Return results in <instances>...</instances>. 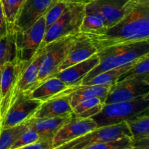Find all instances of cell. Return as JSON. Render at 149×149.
Returning a JSON list of instances; mask_svg holds the SVG:
<instances>
[{
    "label": "cell",
    "mask_w": 149,
    "mask_h": 149,
    "mask_svg": "<svg viewBox=\"0 0 149 149\" xmlns=\"http://www.w3.org/2000/svg\"><path fill=\"white\" fill-rule=\"evenodd\" d=\"M135 61H134L130 63L122 65V66L112 68V69L108 70L105 72L101 73V74L95 76L94 78H93L91 80H90V81H87L84 84H87V85L112 86L115 83L117 82L119 77L132 66V64L135 63Z\"/></svg>",
    "instance_id": "24"
},
{
    "label": "cell",
    "mask_w": 149,
    "mask_h": 149,
    "mask_svg": "<svg viewBox=\"0 0 149 149\" xmlns=\"http://www.w3.org/2000/svg\"><path fill=\"white\" fill-rule=\"evenodd\" d=\"M130 0H93L85 4V13L98 12L106 19L108 28L117 23L125 13L126 4Z\"/></svg>",
    "instance_id": "13"
},
{
    "label": "cell",
    "mask_w": 149,
    "mask_h": 149,
    "mask_svg": "<svg viewBox=\"0 0 149 149\" xmlns=\"http://www.w3.org/2000/svg\"><path fill=\"white\" fill-rule=\"evenodd\" d=\"M68 87V86L60 79L52 77L45 79L27 93L31 97L43 103L58 95Z\"/></svg>",
    "instance_id": "20"
},
{
    "label": "cell",
    "mask_w": 149,
    "mask_h": 149,
    "mask_svg": "<svg viewBox=\"0 0 149 149\" xmlns=\"http://www.w3.org/2000/svg\"><path fill=\"white\" fill-rule=\"evenodd\" d=\"M97 52V48L88 36L81 33H77L75 35V39L68 55L60 65L58 72L85 61Z\"/></svg>",
    "instance_id": "14"
},
{
    "label": "cell",
    "mask_w": 149,
    "mask_h": 149,
    "mask_svg": "<svg viewBox=\"0 0 149 149\" xmlns=\"http://www.w3.org/2000/svg\"><path fill=\"white\" fill-rule=\"evenodd\" d=\"M85 15V4L69 1L58 20L46 31L40 47L67 36L80 32V27Z\"/></svg>",
    "instance_id": "4"
},
{
    "label": "cell",
    "mask_w": 149,
    "mask_h": 149,
    "mask_svg": "<svg viewBox=\"0 0 149 149\" xmlns=\"http://www.w3.org/2000/svg\"><path fill=\"white\" fill-rule=\"evenodd\" d=\"M10 31H13L15 22L26 0H1Z\"/></svg>",
    "instance_id": "27"
},
{
    "label": "cell",
    "mask_w": 149,
    "mask_h": 149,
    "mask_svg": "<svg viewBox=\"0 0 149 149\" xmlns=\"http://www.w3.org/2000/svg\"><path fill=\"white\" fill-rule=\"evenodd\" d=\"M41 103L39 100L31 97L27 92L20 93L1 121V127H13L26 122L33 117Z\"/></svg>",
    "instance_id": "10"
},
{
    "label": "cell",
    "mask_w": 149,
    "mask_h": 149,
    "mask_svg": "<svg viewBox=\"0 0 149 149\" xmlns=\"http://www.w3.org/2000/svg\"><path fill=\"white\" fill-rule=\"evenodd\" d=\"M148 110L126 122L132 135L133 143L149 141V116Z\"/></svg>",
    "instance_id": "21"
},
{
    "label": "cell",
    "mask_w": 149,
    "mask_h": 149,
    "mask_svg": "<svg viewBox=\"0 0 149 149\" xmlns=\"http://www.w3.org/2000/svg\"><path fill=\"white\" fill-rule=\"evenodd\" d=\"M128 149H149V141L139 143H133V145Z\"/></svg>",
    "instance_id": "34"
},
{
    "label": "cell",
    "mask_w": 149,
    "mask_h": 149,
    "mask_svg": "<svg viewBox=\"0 0 149 149\" xmlns=\"http://www.w3.org/2000/svg\"><path fill=\"white\" fill-rule=\"evenodd\" d=\"M60 1H64V2H69V1H71V0H58Z\"/></svg>",
    "instance_id": "36"
},
{
    "label": "cell",
    "mask_w": 149,
    "mask_h": 149,
    "mask_svg": "<svg viewBox=\"0 0 149 149\" xmlns=\"http://www.w3.org/2000/svg\"><path fill=\"white\" fill-rule=\"evenodd\" d=\"M17 48V61L29 64L40 48L46 33L45 17L23 31H14Z\"/></svg>",
    "instance_id": "7"
},
{
    "label": "cell",
    "mask_w": 149,
    "mask_h": 149,
    "mask_svg": "<svg viewBox=\"0 0 149 149\" xmlns=\"http://www.w3.org/2000/svg\"><path fill=\"white\" fill-rule=\"evenodd\" d=\"M58 0H26L15 22L13 31H23L33 26Z\"/></svg>",
    "instance_id": "11"
},
{
    "label": "cell",
    "mask_w": 149,
    "mask_h": 149,
    "mask_svg": "<svg viewBox=\"0 0 149 149\" xmlns=\"http://www.w3.org/2000/svg\"><path fill=\"white\" fill-rule=\"evenodd\" d=\"M106 29H107L106 19L103 15L98 12H89L85 13L79 33L95 34Z\"/></svg>",
    "instance_id": "25"
},
{
    "label": "cell",
    "mask_w": 149,
    "mask_h": 149,
    "mask_svg": "<svg viewBox=\"0 0 149 149\" xmlns=\"http://www.w3.org/2000/svg\"><path fill=\"white\" fill-rule=\"evenodd\" d=\"M97 55L99 63L84 77L81 84H85L95 76L108 70L122 66L149 55V40L109 47L98 51Z\"/></svg>",
    "instance_id": "2"
},
{
    "label": "cell",
    "mask_w": 149,
    "mask_h": 149,
    "mask_svg": "<svg viewBox=\"0 0 149 149\" xmlns=\"http://www.w3.org/2000/svg\"><path fill=\"white\" fill-rule=\"evenodd\" d=\"M97 52L109 47L149 40V0H130L122 18L111 27L87 34Z\"/></svg>",
    "instance_id": "1"
},
{
    "label": "cell",
    "mask_w": 149,
    "mask_h": 149,
    "mask_svg": "<svg viewBox=\"0 0 149 149\" xmlns=\"http://www.w3.org/2000/svg\"><path fill=\"white\" fill-rule=\"evenodd\" d=\"M27 121L10 128L1 127L0 121V149H10L15 141L27 129Z\"/></svg>",
    "instance_id": "26"
},
{
    "label": "cell",
    "mask_w": 149,
    "mask_h": 149,
    "mask_svg": "<svg viewBox=\"0 0 149 149\" xmlns=\"http://www.w3.org/2000/svg\"><path fill=\"white\" fill-rule=\"evenodd\" d=\"M9 32H10V29L7 25L4 11H3L1 1L0 0V39L5 36Z\"/></svg>",
    "instance_id": "32"
},
{
    "label": "cell",
    "mask_w": 149,
    "mask_h": 149,
    "mask_svg": "<svg viewBox=\"0 0 149 149\" xmlns=\"http://www.w3.org/2000/svg\"><path fill=\"white\" fill-rule=\"evenodd\" d=\"M28 64L10 63L0 68V121L10 107L17 81Z\"/></svg>",
    "instance_id": "9"
},
{
    "label": "cell",
    "mask_w": 149,
    "mask_h": 149,
    "mask_svg": "<svg viewBox=\"0 0 149 149\" xmlns=\"http://www.w3.org/2000/svg\"><path fill=\"white\" fill-rule=\"evenodd\" d=\"M132 135L126 122L109 126L99 127L84 135L53 149H84L90 146L122 138H131Z\"/></svg>",
    "instance_id": "6"
},
{
    "label": "cell",
    "mask_w": 149,
    "mask_h": 149,
    "mask_svg": "<svg viewBox=\"0 0 149 149\" xmlns=\"http://www.w3.org/2000/svg\"><path fill=\"white\" fill-rule=\"evenodd\" d=\"M149 110V94L128 101L109 103L92 119L97 127L118 125L131 120L135 116Z\"/></svg>",
    "instance_id": "3"
},
{
    "label": "cell",
    "mask_w": 149,
    "mask_h": 149,
    "mask_svg": "<svg viewBox=\"0 0 149 149\" xmlns=\"http://www.w3.org/2000/svg\"><path fill=\"white\" fill-rule=\"evenodd\" d=\"M39 141H40V138L37 132L32 128L28 127L27 129L15 141L10 149H16L24 146L33 143L39 142Z\"/></svg>",
    "instance_id": "31"
},
{
    "label": "cell",
    "mask_w": 149,
    "mask_h": 149,
    "mask_svg": "<svg viewBox=\"0 0 149 149\" xmlns=\"http://www.w3.org/2000/svg\"><path fill=\"white\" fill-rule=\"evenodd\" d=\"M149 73V55H146L135 61L132 66L119 78L118 81L132 78L140 74Z\"/></svg>",
    "instance_id": "28"
},
{
    "label": "cell",
    "mask_w": 149,
    "mask_h": 149,
    "mask_svg": "<svg viewBox=\"0 0 149 149\" xmlns=\"http://www.w3.org/2000/svg\"><path fill=\"white\" fill-rule=\"evenodd\" d=\"M104 101L99 97H92L82 100L73 107V113L77 118H92L103 109Z\"/></svg>",
    "instance_id": "23"
},
{
    "label": "cell",
    "mask_w": 149,
    "mask_h": 149,
    "mask_svg": "<svg viewBox=\"0 0 149 149\" xmlns=\"http://www.w3.org/2000/svg\"><path fill=\"white\" fill-rule=\"evenodd\" d=\"M71 115L58 117L31 118L27 120L29 127L34 130L40 138V141H52L57 132L74 116Z\"/></svg>",
    "instance_id": "16"
},
{
    "label": "cell",
    "mask_w": 149,
    "mask_h": 149,
    "mask_svg": "<svg viewBox=\"0 0 149 149\" xmlns=\"http://www.w3.org/2000/svg\"><path fill=\"white\" fill-rule=\"evenodd\" d=\"M64 91L41 103L33 117H58L73 114V108L70 103L68 95Z\"/></svg>",
    "instance_id": "18"
},
{
    "label": "cell",
    "mask_w": 149,
    "mask_h": 149,
    "mask_svg": "<svg viewBox=\"0 0 149 149\" xmlns=\"http://www.w3.org/2000/svg\"><path fill=\"white\" fill-rule=\"evenodd\" d=\"M45 47H40L38 49L34 56L33 57L30 63L28 64L27 67L22 74L20 79L17 81L12 104L14 103V101L18 97L20 93L30 91L34 87L36 82V79H37L38 74L39 72L44 57H45Z\"/></svg>",
    "instance_id": "17"
},
{
    "label": "cell",
    "mask_w": 149,
    "mask_h": 149,
    "mask_svg": "<svg viewBox=\"0 0 149 149\" xmlns=\"http://www.w3.org/2000/svg\"><path fill=\"white\" fill-rule=\"evenodd\" d=\"M149 94V73L118 81L111 87L105 104L128 101Z\"/></svg>",
    "instance_id": "8"
},
{
    "label": "cell",
    "mask_w": 149,
    "mask_h": 149,
    "mask_svg": "<svg viewBox=\"0 0 149 149\" xmlns=\"http://www.w3.org/2000/svg\"><path fill=\"white\" fill-rule=\"evenodd\" d=\"M111 87V86L79 84L68 87L64 92L68 95L73 108L79 102L92 97H99L105 101Z\"/></svg>",
    "instance_id": "19"
},
{
    "label": "cell",
    "mask_w": 149,
    "mask_h": 149,
    "mask_svg": "<svg viewBox=\"0 0 149 149\" xmlns=\"http://www.w3.org/2000/svg\"><path fill=\"white\" fill-rule=\"evenodd\" d=\"M74 39L75 35L67 36L45 45V57L34 87L58 73V68L68 55Z\"/></svg>",
    "instance_id": "5"
},
{
    "label": "cell",
    "mask_w": 149,
    "mask_h": 149,
    "mask_svg": "<svg viewBox=\"0 0 149 149\" xmlns=\"http://www.w3.org/2000/svg\"><path fill=\"white\" fill-rule=\"evenodd\" d=\"M17 61V48L14 31H10L0 39V68L10 63Z\"/></svg>",
    "instance_id": "22"
},
{
    "label": "cell",
    "mask_w": 149,
    "mask_h": 149,
    "mask_svg": "<svg viewBox=\"0 0 149 149\" xmlns=\"http://www.w3.org/2000/svg\"><path fill=\"white\" fill-rule=\"evenodd\" d=\"M16 149H52V141H39Z\"/></svg>",
    "instance_id": "33"
},
{
    "label": "cell",
    "mask_w": 149,
    "mask_h": 149,
    "mask_svg": "<svg viewBox=\"0 0 149 149\" xmlns=\"http://www.w3.org/2000/svg\"><path fill=\"white\" fill-rule=\"evenodd\" d=\"M98 63L99 58L96 53L85 61L59 71L52 77L60 79L68 87L79 85L81 84L84 77Z\"/></svg>",
    "instance_id": "15"
},
{
    "label": "cell",
    "mask_w": 149,
    "mask_h": 149,
    "mask_svg": "<svg viewBox=\"0 0 149 149\" xmlns=\"http://www.w3.org/2000/svg\"><path fill=\"white\" fill-rule=\"evenodd\" d=\"M133 145L131 138H122L90 146L84 149H128Z\"/></svg>",
    "instance_id": "29"
},
{
    "label": "cell",
    "mask_w": 149,
    "mask_h": 149,
    "mask_svg": "<svg viewBox=\"0 0 149 149\" xmlns=\"http://www.w3.org/2000/svg\"><path fill=\"white\" fill-rule=\"evenodd\" d=\"M97 127H98L97 124L92 118L83 119L74 116L52 138V149L82 136Z\"/></svg>",
    "instance_id": "12"
},
{
    "label": "cell",
    "mask_w": 149,
    "mask_h": 149,
    "mask_svg": "<svg viewBox=\"0 0 149 149\" xmlns=\"http://www.w3.org/2000/svg\"><path fill=\"white\" fill-rule=\"evenodd\" d=\"M67 4H68V2L58 1L56 4H54L48 10L47 13L44 16L45 17L46 31L48 29H49L58 20V18L61 17V15L63 14L65 9L66 8Z\"/></svg>",
    "instance_id": "30"
},
{
    "label": "cell",
    "mask_w": 149,
    "mask_h": 149,
    "mask_svg": "<svg viewBox=\"0 0 149 149\" xmlns=\"http://www.w3.org/2000/svg\"><path fill=\"white\" fill-rule=\"evenodd\" d=\"M93 0H71V1H74V2H78V3H82L84 4H87L88 3H90V1H92Z\"/></svg>",
    "instance_id": "35"
}]
</instances>
